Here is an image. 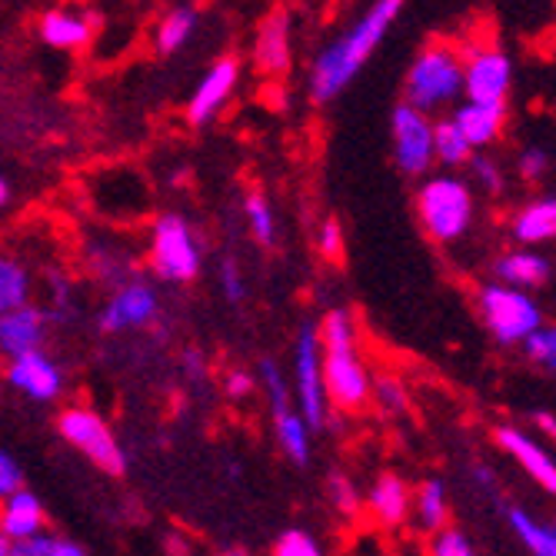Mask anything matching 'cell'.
I'll list each match as a JSON object with an SVG mask.
<instances>
[{
	"label": "cell",
	"mask_w": 556,
	"mask_h": 556,
	"mask_svg": "<svg viewBox=\"0 0 556 556\" xmlns=\"http://www.w3.org/2000/svg\"><path fill=\"white\" fill-rule=\"evenodd\" d=\"M403 4H407V0H377V4L343 37H337L330 47L320 50V58L314 61V71H311L314 100L327 104V100H333L337 93H343L350 87V80L367 67L374 50L380 47V40L400 17Z\"/></svg>",
	"instance_id": "1"
},
{
	"label": "cell",
	"mask_w": 556,
	"mask_h": 556,
	"mask_svg": "<svg viewBox=\"0 0 556 556\" xmlns=\"http://www.w3.org/2000/svg\"><path fill=\"white\" fill-rule=\"evenodd\" d=\"M407 104L433 114L464 93V58L453 47L430 43L407 71Z\"/></svg>",
	"instance_id": "2"
},
{
	"label": "cell",
	"mask_w": 556,
	"mask_h": 556,
	"mask_svg": "<svg viewBox=\"0 0 556 556\" xmlns=\"http://www.w3.org/2000/svg\"><path fill=\"white\" fill-rule=\"evenodd\" d=\"M417 214L424 230L440 240V243H453L460 240L470 230L473 220V193L460 177H430L424 180L420 193H417Z\"/></svg>",
	"instance_id": "3"
},
{
	"label": "cell",
	"mask_w": 556,
	"mask_h": 556,
	"mask_svg": "<svg viewBox=\"0 0 556 556\" xmlns=\"http://www.w3.org/2000/svg\"><path fill=\"white\" fill-rule=\"evenodd\" d=\"M480 311L493 340L503 346L520 343L530 330L543 324L540 303L523 287H514V283H486L480 290Z\"/></svg>",
	"instance_id": "4"
},
{
	"label": "cell",
	"mask_w": 556,
	"mask_h": 556,
	"mask_svg": "<svg viewBox=\"0 0 556 556\" xmlns=\"http://www.w3.org/2000/svg\"><path fill=\"white\" fill-rule=\"evenodd\" d=\"M293 396H296V414L307 420L311 430H324L330 420L327 407V390H324V361H320V337L314 327H303L296 337L293 353Z\"/></svg>",
	"instance_id": "5"
},
{
	"label": "cell",
	"mask_w": 556,
	"mask_h": 556,
	"mask_svg": "<svg viewBox=\"0 0 556 556\" xmlns=\"http://www.w3.org/2000/svg\"><path fill=\"white\" fill-rule=\"evenodd\" d=\"M150 261H154V270L164 280H174V283H190L200 274V243L184 217L167 214L154 224Z\"/></svg>",
	"instance_id": "6"
},
{
	"label": "cell",
	"mask_w": 556,
	"mask_h": 556,
	"mask_svg": "<svg viewBox=\"0 0 556 556\" xmlns=\"http://www.w3.org/2000/svg\"><path fill=\"white\" fill-rule=\"evenodd\" d=\"M58 430L61 437L77 446L90 464H97L100 470L108 473H124L127 470V453L124 446L117 443L114 430L100 420L93 410H84V407H71L58 417Z\"/></svg>",
	"instance_id": "7"
},
{
	"label": "cell",
	"mask_w": 556,
	"mask_h": 556,
	"mask_svg": "<svg viewBox=\"0 0 556 556\" xmlns=\"http://www.w3.org/2000/svg\"><path fill=\"white\" fill-rule=\"evenodd\" d=\"M393 157L396 167L410 177H420L433 167V121L427 111L403 104L393 111Z\"/></svg>",
	"instance_id": "8"
},
{
	"label": "cell",
	"mask_w": 556,
	"mask_h": 556,
	"mask_svg": "<svg viewBox=\"0 0 556 556\" xmlns=\"http://www.w3.org/2000/svg\"><path fill=\"white\" fill-rule=\"evenodd\" d=\"M324 361V390L327 400H333L343 410H364L370 400V374L364 361L357 357V346L343 350H320Z\"/></svg>",
	"instance_id": "9"
},
{
	"label": "cell",
	"mask_w": 556,
	"mask_h": 556,
	"mask_svg": "<svg viewBox=\"0 0 556 556\" xmlns=\"http://www.w3.org/2000/svg\"><path fill=\"white\" fill-rule=\"evenodd\" d=\"M514 84V64L503 50H470L464 64L467 100H507Z\"/></svg>",
	"instance_id": "10"
},
{
	"label": "cell",
	"mask_w": 556,
	"mask_h": 556,
	"mask_svg": "<svg viewBox=\"0 0 556 556\" xmlns=\"http://www.w3.org/2000/svg\"><path fill=\"white\" fill-rule=\"evenodd\" d=\"M157 314H161L157 290L143 280H134V283L121 287L114 293V300L104 307V314H100V330L121 333L130 327H147V324L157 320Z\"/></svg>",
	"instance_id": "11"
},
{
	"label": "cell",
	"mask_w": 556,
	"mask_h": 556,
	"mask_svg": "<svg viewBox=\"0 0 556 556\" xmlns=\"http://www.w3.org/2000/svg\"><path fill=\"white\" fill-rule=\"evenodd\" d=\"M8 380H11L14 390H21L30 400H40V403L58 400L61 390H64L61 367L50 357H43L40 350H30V353H21V357H11Z\"/></svg>",
	"instance_id": "12"
},
{
	"label": "cell",
	"mask_w": 556,
	"mask_h": 556,
	"mask_svg": "<svg viewBox=\"0 0 556 556\" xmlns=\"http://www.w3.org/2000/svg\"><path fill=\"white\" fill-rule=\"evenodd\" d=\"M240 80V64L233 58H224L220 64H214L204 80H200V87L193 90L190 104H187V121L190 124H211L224 108L227 100L233 97V87Z\"/></svg>",
	"instance_id": "13"
},
{
	"label": "cell",
	"mask_w": 556,
	"mask_h": 556,
	"mask_svg": "<svg viewBox=\"0 0 556 556\" xmlns=\"http://www.w3.org/2000/svg\"><path fill=\"white\" fill-rule=\"evenodd\" d=\"M50 317L34 303H17L8 314H0V353L4 357H21V353L40 350L47 340Z\"/></svg>",
	"instance_id": "14"
},
{
	"label": "cell",
	"mask_w": 556,
	"mask_h": 556,
	"mask_svg": "<svg viewBox=\"0 0 556 556\" xmlns=\"http://www.w3.org/2000/svg\"><path fill=\"white\" fill-rule=\"evenodd\" d=\"M453 124L460 127L467 143L473 150L493 143L507 124V100H467V104L453 114Z\"/></svg>",
	"instance_id": "15"
},
{
	"label": "cell",
	"mask_w": 556,
	"mask_h": 556,
	"mask_svg": "<svg viewBox=\"0 0 556 556\" xmlns=\"http://www.w3.org/2000/svg\"><path fill=\"white\" fill-rule=\"evenodd\" d=\"M496 443L510 453V457L546 490V493H553L556 490V467H553V457L549 453L533 440V437H527L523 430H517V427H500L496 430Z\"/></svg>",
	"instance_id": "16"
},
{
	"label": "cell",
	"mask_w": 556,
	"mask_h": 556,
	"mask_svg": "<svg viewBox=\"0 0 556 556\" xmlns=\"http://www.w3.org/2000/svg\"><path fill=\"white\" fill-rule=\"evenodd\" d=\"M4 503H0V536L17 543V540H27L34 536L37 530H43V507H40V500L17 486L14 493L8 496H0Z\"/></svg>",
	"instance_id": "17"
},
{
	"label": "cell",
	"mask_w": 556,
	"mask_h": 556,
	"mask_svg": "<svg viewBox=\"0 0 556 556\" xmlns=\"http://www.w3.org/2000/svg\"><path fill=\"white\" fill-rule=\"evenodd\" d=\"M254 58L264 74H283L290 67V17L283 11H277L264 21V27L257 34Z\"/></svg>",
	"instance_id": "18"
},
{
	"label": "cell",
	"mask_w": 556,
	"mask_h": 556,
	"mask_svg": "<svg viewBox=\"0 0 556 556\" xmlns=\"http://www.w3.org/2000/svg\"><path fill=\"white\" fill-rule=\"evenodd\" d=\"M367 503H370V514L383 523V527H400V523H407V517H410V490H407V483H403L400 477H380L374 486H370V496H367Z\"/></svg>",
	"instance_id": "19"
},
{
	"label": "cell",
	"mask_w": 556,
	"mask_h": 556,
	"mask_svg": "<svg viewBox=\"0 0 556 556\" xmlns=\"http://www.w3.org/2000/svg\"><path fill=\"white\" fill-rule=\"evenodd\" d=\"M40 37L43 43L58 47V50H77L93 37V27L87 17L74 11H47L40 17Z\"/></svg>",
	"instance_id": "20"
},
{
	"label": "cell",
	"mask_w": 556,
	"mask_h": 556,
	"mask_svg": "<svg viewBox=\"0 0 556 556\" xmlns=\"http://www.w3.org/2000/svg\"><path fill=\"white\" fill-rule=\"evenodd\" d=\"M496 274L503 283H514V287H540L549 280V261L533 254V250H510L496 261Z\"/></svg>",
	"instance_id": "21"
},
{
	"label": "cell",
	"mask_w": 556,
	"mask_h": 556,
	"mask_svg": "<svg viewBox=\"0 0 556 556\" xmlns=\"http://www.w3.org/2000/svg\"><path fill=\"white\" fill-rule=\"evenodd\" d=\"M553 233H556V200L553 197L533 200V204H527L514 220V237L527 247L549 243Z\"/></svg>",
	"instance_id": "22"
},
{
	"label": "cell",
	"mask_w": 556,
	"mask_h": 556,
	"mask_svg": "<svg viewBox=\"0 0 556 556\" xmlns=\"http://www.w3.org/2000/svg\"><path fill=\"white\" fill-rule=\"evenodd\" d=\"M274 424H277V440L283 446V453L290 457V464L296 467H307L311 464V427L303 420L293 407L283 410V414H274Z\"/></svg>",
	"instance_id": "23"
},
{
	"label": "cell",
	"mask_w": 556,
	"mask_h": 556,
	"mask_svg": "<svg viewBox=\"0 0 556 556\" xmlns=\"http://www.w3.org/2000/svg\"><path fill=\"white\" fill-rule=\"evenodd\" d=\"M507 523L514 530V536L536 556H556V533L553 527L533 520L523 507H507Z\"/></svg>",
	"instance_id": "24"
},
{
	"label": "cell",
	"mask_w": 556,
	"mask_h": 556,
	"mask_svg": "<svg viewBox=\"0 0 556 556\" xmlns=\"http://www.w3.org/2000/svg\"><path fill=\"white\" fill-rule=\"evenodd\" d=\"M473 157V147L467 143V137L460 134V127L453 124V117L437 121L433 124V161L446 164V167H464Z\"/></svg>",
	"instance_id": "25"
},
{
	"label": "cell",
	"mask_w": 556,
	"mask_h": 556,
	"mask_svg": "<svg viewBox=\"0 0 556 556\" xmlns=\"http://www.w3.org/2000/svg\"><path fill=\"white\" fill-rule=\"evenodd\" d=\"M87 549L61 533H43L37 530L34 536L27 540H17L11 543V556H84Z\"/></svg>",
	"instance_id": "26"
},
{
	"label": "cell",
	"mask_w": 556,
	"mask_h": 556,
	"mask_svg": "<svg viewBox=\"0 0 556 556\" xmlns=\"http://www.w3.org/2000/svg\"><path fill=\"white\" fill-rule=\"evenodd\" d=\"M450 517V503H446V490L440 480H427L417 493V520L427 533H437L440 527H446Z\"/></svg>",
	"instance_id": "27"
},
{
	"label": "cell",
	"mask_w": 556,
	"mask_h": 556,
	"mask_svg": "<svg viewBox=\"0 0 556 556\" xmlns=\"http://www.w3.org/2000/svg\"><path fill=\"white\" fill-rule=\"evenodd\" d=\"M193 30H197V14L190 8L170 11L157 27V50L161 54H177V50L193 37Z\"/></svg>",
	"instance_id": "28"
},
{
	"label": "cell",
	"mask_w": 556,
	"mask_h": 556,
	"mask_svg": "<svg viewBox=\"0 0 556 556\" xmlns=\"http://www.w3.org/2000/svg\"><path fill=\"white\" fill-rule=\"evenodd\" d=\"M30 296V277L27 270L11 261V257H0V314H8L17 303H24Z\"/></svg>",
	"instance_id": "29"
},
{
	"label": "cell",
	"mask_w": 556,
	"mask_h": 556,
	"mask_svg": "<svg viewBox=\"0 0 556 556\" xmlns=\"http://www.w3.org/2000/svg\"><path fill=\"white\" fill-rule=\"evenodd\" d=\"M243 214H247V227H250V233H254V240L261 247H274L277 224H274V211H270L267 200L261 193H250L247 204H243Z\"/></svg>",
	"instance_id": "30"
},
{
	"label": "cell",
	"mask_w": 556,
	"mask_h": 556,
	"mask_svg": "<svg viewBox=\"0 0 556 556\" xmlns=\"http://www.w3.org/2000/svg\"><path fill=\"white\" fill-rule=\"evenodd\" d=\"M320 350H343V346H357V324L346 311H330L320 327Z\"/></svg>",
	"instance_id": "31"
},
{
	"label": "cell",
	"mask_w": 556,
	"mask_h": 556,
	"mask_svg": "<svg viewBox=\"0 0 556 556\" xmlns=\"http://www.w3.org/2000/svg\"><path fill=\"white\" fill-rule=\"evenodd\" d=\"M520 343L527 346V353H530V361H533V364H543L546 370L556 367V330H549V327L540 324V327L530 330Z\"/></svg>",
	"instance_id": "32"
},
{
	"label": "cell",
	"mask_w": 556,
	"mask_h": 556,
	"mask_svg": "<svg viewBox=\"0 0 556 556\" xmlns=\"http://www.w3.org/2000/svg\"><path fill=\"white\" fill-rule=\"evenodd\" d=\"M261 377H264V387H267V396H270V410L274 414L290 410L293 407V403H290V383L283 380V374L270 361H264L261 364Z\"/></svg>",
	"instance_id": "33"
},
{
	"label": "cell",
	"mask_w": 556,
	"mask_h": 556,
	"mask_svg": "<svg viewBox=\"0 0 556 556\" xmlns=\"http://www.w3.org/2000/svg\"><path fill=\"white\" fill-rule=\"evenodd\" d=\"M274 553L277 556H320V543L307 530H287L274 543Z\"/></svg>",
	"instance_id": "34"
},
{
	"label": "cell",
	"mask_w": 556,
	"mask_h": 556,
	"mask_svg": "<svg viewBox=\"0 0 556 556\" xmlns=\"http://www.w3.org/2000/svg\"><path fill=\"white\" fill-rule=\"evenodd\" d=\"M370 393H377V403L387 414H403V410H407V390L400 387V380L380 377L377 383H370Z\"/></svg>",
	"instance_id": "35"
},
{
	"label": "cell",
	"mask_w": 556,
	"mask_h": 556,
	"mask_svg": "<svg viewBox=\"0 0 556 556\" xmlns=\"http://www.w3.org/2000/svg\"><path fill=\"white\" fill-rule=\"evenodd\" d=\"M430 549H433L437 556H470V553H473V543H470L467 533H460V530H446V527H440V530L433 533Z\"/></svg>",
	"instance_id": "36"
},
{
	"label": "cell",
	"mask_w": 556,
	"mask_h": 556,
	"mask_svg": "<svg viewBox=\"0 0 556 556\" xmlns=\"http://www.w3.org/2000/svg\"><path fill=\"white\" fill-rule=\"evenodd\" d=\"M330 500H333V507L340 514H346V517H357V510H361V496H357V490H353V483L346 477L330 480Z\"/></svg>",
	"instance_id": "37"
},
{
	"label": "cell",
	"mask_w": 556,
	"mask_h": 556,
	"mask_svg": "<svg viewBox=\"0 0 556 556\" xmlns=\"http://www.w3.org/2000/svg\"><path fill=\"white\" fill-rule=\"evenodd\" d=\"M317 250H320L324 257H330V261H337L343 254V230H340L337 220H324V227L317 233Z\"/></svg>",
	"instance_id": "38"
},
{
	"label": "cell",
	"mask_w": 556,
	"mask_h": 556,
	"mask_svg": "<svg viewBox=\"0 0 556 556\" xmlns=\"http://www.w3.org/2000/svg\"><path fill=\"white\" fill-rule=\"evenodd\" d=\"M220 287H224V296H227L230 303H240V300L247 296V280H243V274H240V267H237L233 261L224 264V270H220Z\"/></svg>",
	"instance_id": "39"
},
{
	"label": "cell",
	"mask_w": 556,
	"mask_h": 556,
	"mask_svg": "<svg viewBox=\"0 0 556 556\" xmlns=\"http://www.w3.org/2000/svg\"><path fill=\"white\" fill-rule=\"evenodd\" d=\"M546 164H549V157H546V150H540V147H530V150H523L520 154V177L523 180H540L543 174H546Z\"/></svg>",
	"instance_id": "40"
},
{
	"label": "cell",
	"mask_w": 556,
	"mask_h": 556,
	"mask_svg": "<svg viewBox=\"0 0 556 556\" xmlns=\"http://www.w3.org/2000/svg\"><path fill=\"white\" fill-rule=\"evenodd\" d=\"M17 486H24V473H21L17 460L11 453H0V496L14 493Z\"/></svg>",
	"instance_id": "41"
},
{
	"label": "cell",
	"mask_w": 556,
	"mask_h": 556,
	"mask_svg": "<svg viewBox=\"0 0 556 556\" xmlns=\"http://www.w3.org/2000/svg\"><path fill=\"white\" fill-rule=\"evenodd\" d=\"M470 161H473V157H470ZM473 170H477L480 184H483L490 193H500V190H503V174H500V167H496L493 161H486V157H477V161H473Z\"/></svg>",
	"instance_id": "42"
},
{
	"label": "cell",
	"mask_w": 556,
	"mask_h": 556,
	"mask_svg": "<svg viewBox=\"0 0 556 556\" xmlns=\"http://www.w3.org/2000/svg\"><path fill=\"white\" fill-rule=\"evenodd\" d=\"M250 390H254V377H250V374H243V370H233V374L227 377V393H230L233 400L247 396Z\"/></svg>",
	"instance_id": "43"
},
{
	"label": "cell",
	"mask_w": 556,
	"mask_h": 556,
	"mask_svg": "<svg viewBox=\"0 0 556 556\" xmlns=\"http://www.w3.org/2000/svg\"><path fill=\"white\" fill-rule=\"evenodd\" d=\"M536 427H543V433H546V437H553V433H556V420H553V414H536Z\"/></svg>",
	"instance_id": "44"
},
{
	"label": "cell",
	"mask_w": 556,
	"mask_h": 556,
	"mask_svg": "<svg viewBox=\"0 0 556 556\" xmlns=\"http://www.w3.org/2000/svg\"><path fill=\"white\" fill-rule=\"evenodd\" d=\"M8 200H11V184H8L4 177H0V207H4Z\"/></svg>",
	"instance_id": "45"
}]
</instances>
